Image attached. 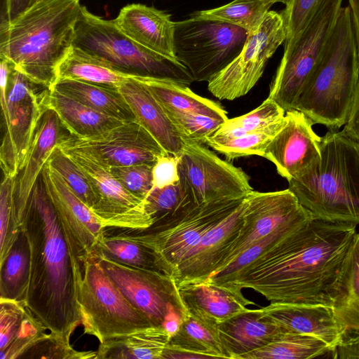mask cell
Here are the masks:
<instances>
[{
	"label": "cell",
	"instance_id": "c3c4849f",
	"mask_svg": "<svg viewBox=\"0 0 359 359\" xmlns=\"http://www.w3.org/2000/svg\"><path fill=\"white\" fill-rule=\"evenodd\" d=\"M320 0H291L280 13L286 27L285 48H290L311 19Z\"/></svg>",
	"mask_w": 359,
	"mask_h": 359
},
{
	"label": "cell",
	"instance_id": "7bdbcfd3",
	"mask_svg": "<svg viewBox=\"0 0 359 359\" xmlns=\"http://www.w3.org/2000/svg\"><path fill=\"white\" fill-rule=\"evenodd\" d=\"M16 177H3L0 187V262L4 260L21 232L15 201Z\"/></svg>",
	"mask_w": 359,
	"mask_h": 359
},
{
	"label": "cell",
	"instance_id": "cb8c5ba5",
	"mask_svg": "<svg viewBox=\"0 0 359 359\" xmlns=\"http://www.w3.org/2000/svg\"><path fill=\"white\" fill-rule=\"evenodd\" d=\"M147 77L125 82L118 88L136 120L169 154L178 156L183 141L163 109L143 83Z\"/></svg>",
	"mask_w": 359,
	"mask_h": 359
},
{
	"label": "cell",
	"instance_id": "1f68e13d",
	"mask_svg": "<svg viewBox=\"0 0 359 359\" xmlns=\"http://www.w3.org/2000/svg\"><path fill=\"white\" fill-rule=\"evenodd\" d=\"M95 251L119 263L171 276L159 255L149 243L144 233L108 235L104 231Z\"/></svg>",
	"mask_w": 359,
	"mask_h": 359
},
{
	"label": "cell",
	"instance_id": "30bf717a",
	"mask_svg": "<svg viewBox=\"0 0 359 359\" xmlns=\"http://www.w3.org/2000/svg\"><path fill=\"white\" fill-rule=\"evenodd\" d=\"M248 32L216 20L189 18L175 22L176 59L194 81H210L241 53Z\"/></svg>",
	"mask_w": 359,
	"mask_h": 359
},
{
	"label": "cell",
	"instance_id": "681fc988",
	"mask_svg": "<svg viewBox=\"0 0 359 359\" xmlns=\"http://www.w3.org/2000/svg\"><path fill=\"white\" fill-rule=\"evenodd\" d=\"M153 187L162 188L180 182L177 158L166 154L161 156L152 168Z\"/></svg>",
	"mask_w": 359,
	"mask_h": 359
},
{
	"label": "cell",
	"instance_id": "f546056e",
	"mask_svg": "<svg viewBox=\"0 0 359 359\" xmlns=\"http://www.w3.org/2000/svg\"><path fill=\"white\" fill-rule=\"evenodd\" d=\"M45 103L57 114L66 130L78 137L97 135L126 122L93 109L53 88L48 90Z\"/></svg>",
	"mask_w": 359,
	"mask_h": 359
},
{
	"label": "cell",
	"instance_id": "f907efd6",
	"mask_svg": "<svg viewBox=\"0 0 359 359\" xmlns=\"http://www.w3.org/2000/svg\"><path fill=\"white\" fill-rule=\"evenodd\" d=\"M339 359H359V332L344 340L337 347Z\"/></svg>",
	"mask_w": 359,
	"mask_h": 359
},
{
	"label": "cell",
	"instance_id": "60d3db41",
	"mask_svg": "<svg viewBox=\"0 0 359 359\" xmlns=\"http://www.w3.org/2000/svg\"><path fill=\"white\" fill-rule=\"evenodd\" d=\"M306 225L285 226L262 238L238 255L229 264L210 275L205 282L217 285H222L226 283L239 271L279 242Z\"/></svg>",
	"mask_w": 359,
	"mask_h": 359
},
{
	"label": "cell",
	"instance_id": "e0dca14e",
	"mask_svg": "<svg viewBox=\"0 0 359 359\" xmlns=\"http://www.w3.org/2000/svg\"><path fill=\"white\" fill-rule=\"evenodd\" d=\"M57 146L88 154L110 167L154 165L161 156L168 154L137 120L86 137H75L67 132Z\"/></svg>",
	"mask_w": 359,
	"mask_h": 359
},
{
	"label": "cell",
	"instance_id": "484cf974",
	"mask_svg": "<svg viewBox=\"0 0 359 359\" xmlns=\"http://www.w3.org/2000/svg\"><path fill=\"white\" fill-rule=\"evenodd\" d=\"M178 289L188 313L216 326L254 304L242 292L205 281L184 285Z\"/></svg>",
	"mask_w": 359,
	"mask_h": 359
},
{
	"label": "cell",
	"instance_id": "603a6c76",
	"mask_svg": "<svg viewBox=\"0 0 359 359\" xmlns=\"http://www.w3.org/2000/svg\"><path fill=\"white\" fill-rule=\"evenodd\" d=\"M67 132L57 114L46 106L36 125L25 162L16 176L15 201L20 222L48 156Z\"/></svg>",
	"mask_w": 359,
	"mask_h": 359
},
{
	"label": "cell",
	"instance_id": "52a82bcc",
	"mask_svg": "<svg viewBox=\"0 0 359 359\" xmlns=\"http://www.w3.org/2000/svg\"><path fill=\"white\" fill-rule=\"evenodd\" d=\"M48 88L29 80L6 58L0 59L2 140L0 164L4 176L15 177L22 168L38 121L46 108Z\"/></svg>",
	"mask_w": 359,
	"mask_h": 359
},
{
	"label": "cell",
	"instance_id": "3957f363",
	"mask_svg": "<svg viewBox=\"0 0 359 359\" xmlns=\"http://www.w3.org/2000/svg\"><path fill=\"white\" fill-rule=\"evenodd\" d=\"M79 0H39L11 22L1 16L0 55L32 82L50 89L71 48Z\"/></svg>",
	"mask_w": 359,
	"mask_h": 359
},
{
	"label": "cell",
	"instance_id": "83f0119b",
	"mask_svg": "<svg viewBox=\"0 0 359 359\" xmlns=\"http://www.w3.org/2000/svg\"><path fill=\"white\" fill-rule=\"evenodd\" d=\"M331 306L344 338L359 332V233H356L330 291Z\"/></svg>",
	"mask_w": 359,
	"mask_h": 359
},
{
	"label": "cell",
	"instance_id": "ab89813d",
	"mask_svg": "<svg viewBox=\"0 0 359 359\" xmlns=\"http://www.w3.org/2000/svg\"><path fill=\"white\" fill-rule=\"evenodd\" d=\"M285 115V110L268 97L252 111L233 118H228L212 135L233 137L256 132L283 119Z\"/></svg>",
	"mask_w": 359,
	"mask_h": 359
},
{
	"label": "cell",
	"instance_id": "836d02e7",
	"mask_svg": "<svg viewBox=\"0 0 359 359\" xmlns=\"http://www.w3.org/2000/svg\"><path fill=\"white\" fill-rule=\"evenodd\" d=\"M170 338L163 327H149L100 343L96 359H161Z\"/></svg>",
	"mask_w": 359,
	"mask_h": 359
},
{
	"label": "cell",
	"instance_id": "f5cc1de1",
	"mask_svg": "<svg viewBox=\"0 0 359 359\" xmlns=\"http://www.w3.org/2000/svg\"><path fill=\"white\" fill-rule=\"evenodd\" d=\"M38 0H6V18L11 22L36 4Z\"/></svg>",
	"mask_w": 359,
	"mask_h": 359
},
{
	"label": "cell",
	"instance_id": "7c38bea8",
	"mask_svg": "<svg viewBox=\"0 0 359 359\" xmlns=\"http://www.w3.org/2000/svg\"><path fill=\"white\" fill-rule=\"evenodd\" d=\"M177 158L180 184L196 205L245 198L253 190L249 176L241 168L222 160L203 143L184 140Z\"/></svg>",
	"mask_w": 359,
	"mask_h": 359
},
{
	"label": "cell",
	"instance_id": "9a60e30c",
	"mask_svg": "<svg viewBox=\"0 0 359 359\" xmlns=\"http://www.w3.org/2000/svg\"><path fill=\"white\" fill-rule=\"evenodd\" d=\"M314 219L289 189L270 192L252 190L245 197L240 233L215 272L273 231L288 226H304Z\"/></svg>",
	"mask_w": 359,
	"mask_h": 359
},
{
	"label": "cell",
	"instance_id": "4dcf8cb0",
	"mask_svg": "<svg viewBox=\"0 0 359 359\" xmlns=\"http://www.w3.org/2000/svg\"><path fill=\"white\" fill-rule=\"evenodd\" d=\"M143 83L166 115L201 114L228 119L226 111L220 104L196 94L186 84L150 77Z\"/></svg>",
	"mask_w": 359,
	"mask_h": 359
},
{
	"label": "cell",
	"instance_id": "2e32d148",
	"mask_svg": "<svg viewBox=\"0 0 359 359\" xmlns=\"http://www.w3.org/2000/svg\"><path fill=\"white\" fill-rule=\"evenodd\" d=\"M93 254L124 297L143 313L154 326L162 327L170 305L188 312L172 276L119 263L97 251Z\"/></svg>",
	"mask_w": 359,
	"mask_h": 359
},
{
	"label": "cell",
	"instance_id": "7dc6e473",
	"mask_svg": "<svg viewBox=\"0 0 359 359\" xmlns=\"http://www.w3.org/2000/svg\"><path fill=\"white\" fill-rule=\"evenodd\" d=\"M151 164L110 167L114 176L135 196L144 200L153 188Z\"/></svg>",
	"mask_w": 359,
	"mask_h": 359
},
{
	"label": "cell",
	"instance_id": "816d5d0a",
	"mask_svg": "<svg viewBox=\"0 0 359 359\" xmlns=\"http://www.w3.org/2000/svg\"><path fill=\"white\" fill-rule=\"evenodd\" d=\"M343 130L351 137L359 142V83L349 118Z\"/></svg>",
	"mask_w": 359,
	"mask_h": 359
},
{
	"label": "cell",
	"instance_id": "d590c367",
	"mask_svg": "<svg viewBox=\"0 0 359 359\" xmlns=\"http://www.w3.org/2000/svg\"><path fill=\"white\" fill-rule=\"evenodd\" d=\"M337 358V348L317 338L287 332L273 342L245 353L239 359Z\"/></svg>",
	"mask_w": 359,
	"mask_h": 359
},
{
	"label": "cell",
	"instance_id": "277c9868",
	"mask_svg": "<svg viewBox=\"0 0 359 359\" xmlns=\"http://www.w3.org/2000/svg\"><path fill=\"white\" fill-rule=\"evenodd\" d=\"M319 162L288 181V189L315 219L359 224V142L344 130L322 137Z\"/></svg>",
	"mask_w": 359,
	"mask_h": 359
},
{
	"label": "cell",
	"instance_id": "bcb514c9",
	"mask_svg": "<svg viewBox=\"0 0 359 359\" xmlns=\"http://www.w3.org/2000/svg\"><path fill=\"white\" fill-rule=\"evenodd\" d=\"M144 202L147 212L156 222L175 212L191 201L186 196L179 182L162 188L153 187Z\"/></svg>",
	"mask_w": 359,
	"mask_h": 359
},
{
	"label": "cell",
	"instance_id": "ffe728a7",
	"mask_svg": "<svg viewBox=\"0 0 359 359\" xmlns=\"http://www.w3.org/2000/svg\"><path fill=\"white\" fill-rule=\"evenodd\" d=\"M41 176L61 223L71 233L79 247L83 264L86 258L95 251L104 228L90 208L47 163Z\"/></svg>",
	"mask_w": 359,
	"mask_h": 359
},
{
	"label": "cell",
	"instance_id": "5b68a950",
	"mask_svg": "<svg viewBox=\"0 0 359 359\" xmlns=\"http://www.w3.org/2000/svg\"><path fill=\"white\" fill-rule=\"evenodd\" d=\"M359 83V60L349 6L340 9L328 44L294 110L338 130L349 118Z\"/></svg>",
	"mask_w": 359,
	"mask_h": 359
},
{
	"label": "cell",
	"instance_id": "f6af8a7d",
	"mask_svg": "<svg viewBox=\"0 0 359 359\" xmlns=\"http://www.w3.org/2000/svg\"><path fill=\"white\" fill-rule=\"evenodd\" d=\"M97 351H79L62 336L51 332L36 342L21 358L87 359L96 358Z\"/></svg>",
	"mask_w": 359,
	"mask_h": 359
},
{
	"label": "cell",
	"instance_id": "9c48e42d",
	"mask_svg": "<svg viewBox=\"0 0 359 359\" xmlns=\"http://www.w3.org/2000/svg\"><path fill=\"white\" fill-rule=\"evenodd\" d=\"M344 0H320L308 25L284 53L269 97L285 111L294 110L303 88L323 57Z\"/></svg>",
	"mask_w": 359,
	"mask_h": 359
},
{
	"label": "cell",
	"instance_id": "4fadbf2b",
	"mask_svg": "<svg viewBox=\"0 0 359 359\" xmlns=\"http://www.w3.org/2000/svg\"><path fill=\"white\" fill-rule=\"evenodd\" d=\"M285 39L286 27L281 13L269 11L259 27L248 34L236 57L208 81V90L219 100H233L246 95Z\"/></svg>",
	"mask_w": 359,
	"mask_h": 359
},
{
	"label": "cell",
	"instance_id": "44dd1931",
	"mask_svg": "<svg viewBox=\"0 0 359 359\" xmlns=\"http://www.w3.org/2000/svg\"><path fill=\"white\" fill-rule=\"evenodd\" d=\"M263 315L289 332L311 336L332 348L344 340V331L332 307L322 303H271Z\"/></svg>",
	"mask_w": 359,
	"mask_h": 359
},
{
	"label": "cell",
	"instance_id": "74e56055",
	"mask_svg": "<svg viewBox=\"0 0 359 359\" xmlns=\"http://www.w3.org/2000/svg\"><path fill=\"white\" fill-rule=\"evenodd\" d=\"M275 3V0H233L218 8L197 11L190 18L227 22L250 33L259 27Z\"/></svg>",
	"mask_w": 359,
	"mask_h": 359
},
{
	"label": "cell",
	"instance_id": "4316f807",
	"mask_svg": "<svg viewBox=\"0 0 359 359\" xmlns=\"http://www.w3.org/2000/svg\"><path fill=\"white\" fill-rule=\"evenodd\" d=\"M46 330L23 302L0 299V359L21 358Z\"/></svg>",
	"mask_w": 359,
	"mask_h": 359
},
{
	"label": "cell",
	"instance_id": "6da1fadb",
	"mask_svg": "<svg viewBox=\"0 0 359 359\" xmlns=\"http://www.w3.org/2000/svg\"><path fill=\"white\" fill-rule=\"evenodd\" d=\"M355 228L353 224L314 219L219 286L238 292L250 288L272 304L331 306L330 293L356 233Z\"/></svg>",
	"mask_w": 359,
	"mask_h": 359
},
{
	"label": "cell",
	"instance_id": "f1b7e54d",
	"mask_svg": "<svg viewBox=\"0 0 359 359\" xmlns=\"http://www.w3.org/2000/svg\"><path fill=\"white\" fill-rule=\"evenodd\" d=\"M177 358H227L217 326L188 313L161 355Z\"/></svg>",
	"mask_w": 359,
	"mask_h": 359
},
{
	"label": "cell",
	"instance_id": "7a4b0ae2",
	"mask_svg": "<svg viewBox=\"0 0 359 359\" xmlns=\"http://www.w3.org/2000/svg\"><path fill=\"white\" fill-rule=\"evenodd\" d=\"M30 250V272L24 303L51 332L69 341L81 325L77 292L83 262L71 233L61 223L41 174L20 222Z\"/></svg>",
	"mask_w": 359,
	"mask_h": 359
},
{
	"label": "cell",
	"instance_id": "9f6ffc18",
	"mask_svg": "<svg viewBox=\"0 0 359 359\" xmlns=\"http://www.w3.org/2000/svg\"><path fill=\"white\" fill-rule=\"evenodd\" d=\"M38 1H39V0H38Z\"/></svg>",
	"mask_w": 359,
	"mask_h": 359
},
{
	"label": "cell",
	"instance_id": "db71d44e",
	"mask_svg": "<svg viewBox=\"0 0 359 359\" xmlns=\"http://www.w3.org/2000/svg\"><path fill=\"white\" fill-rule=\"evenodd\" d=\"M359 60V0H348Z\"/></svg>",
	"mask_w": 359,
	"mask_h": 359
},
{
	"label": "cell",
	"instance_id": "e575fe53",
	"mask_svg": "<svg viewBox=\"0 0 359 359\" xmlns=\"http://www.w3.org/2000/svg\"><path fill=\"white\" fill-rule=\"evenodd\" d=\"M140 77L121 72L108 62L74 46L57 71V80H80L117 88L125 82Z\"/></svg>",
	"mask_w": 359,
	"mask_h": 359
},
{
	"label": "cell",
	"instance_id": "8d00e7d4",
	"mask_svg": "<svg viewBox=\"0 0 359 359\" xmlns=\"http://www.w3.org/2000/svg\"><path fill=\"white\" fill-rule=\"evenodd\" d=\"M30 272V250L21 230L11 249L0 262V299L24 302Z\"/></svg>",
	"mask_w": 359,
	"mask_h": 359
},
{
	"label": "cell",
	"instance_id": "11a10c76",
	"mask_svg": "<svg viewBox=\"0 0 359 359\" xmlns=\"http://www.w3.org/2000/svg\"><path fill=\"white\" fill-rule=\"evenodd\" d=\"M277 2H280V3H282L283 4H285V6H287V4H289V3L290 2L291 0H275Z\"/></svg>",
	"mask_w": 359,
	"mask_h": 359
},
{
	"label": "cell",
	"instance_id": "ba28073f",
	"mask_svg": "<svg viewBox=\"0 0 359 359\" xmlns=\"http://www.w3.org/2000/svg\"><path fill=\"white\" fill-rule=\"evenodd\" d=\"M77 302L84 333L100 343L154 326L121 293L94 254L83 262Z\"/></svg>",
	"mask_w": 359,
	"mask_h": 359
},
{
	"label": "cell",
	"instance_id": "d6a6232c",
	"mask_svg": "<svg viewBox=\"0 0 359 359\" xmlns=\"http://www.w3.org/2000/svg\"><path fill=\"white\" fill-rule=\"evenodd\" d=\"M86 106L122 121L136 118L117 88L74 79H58L50 88Z\"/></svg>",
	"mask_w": 359,
	"mask_h": 359
},
{
	"label": "cell",
	"instance_id": "ac0fdd59",
	"mask_svg": "<svg viewBox=\"0 0 359 359\" xmlns=\"http://www.w3.org/2000/svg\"><path fill=\"white\" fill-rule=\"evenodd\" d=\"M313 124L299 111H286L283 127L264 151L263 157L272 162L287 182L306 172L321 158L322 137L313 130Z\"/></svg>",
	"mask_w": 359,
	"mask_h": 359
},
{
	"label": "cell",
	"instance_id": "ee69618b",
	"mask_svg": "<svg viewBox=\"0 0 359 359\" xmlns=\"http://www.w3.org/2000/svg\"><path fill=\"white\" fill-rule=\"evenodd\" d=\"M182 141L203 143L226 121L221 118L201 114L167 115Z\"/></svg>",
	"mask_w": 359,
	"mask_h": 359
},
{
	"label": "cell",
	"instance_id": "8992f818",
	"mask_svg": "<svg viewBox=\"0 0 359 359\" xmlns=\"http://www.w3.org/2000/svg\"><path fill=\"white\" fill-rule=\"evenodd\" d=\"M73 46L128 74L170 80L187 86L194 81L178 60L140 45L121 32L113 20L102 19L83 6L76 25Z\"/></svg>",
	"mask_w": 359,
	"mask_h": 359
},
{
	"label": "cell",
	"instance_id": "f35d334b",
	"mask_svg": "<svg viewBox=\"0 0 359 359\" xmlns=\"http://www.w3.org/2000/svg\"><path fill=\"white\" fill-rule=\"evenodd\" d=\"M285 116L267 128L237 137H216L211 135L205 140V144L223 154L229 160L248 156H264V151L283 127Z\"/></svg>",
	"mask_w": 359,
	"mask_h": 359
},
{
	"label": "cell",
	"instance_id": "5bb4252c",
	"mask_svg": "<svg viewBox=\"0 0 359 359\" xmlns=\"http://www.w3.org/2000/svg\"><path fill=\"white\" fill-rule=\"evenodd\" d=\"M62 149L89 178L97 197L90 210L104 229L143 231L154 224V219L146 210L144 200L127 190L111 173L109 165L88 154Z\"/></svg>",
	"mask_w": 359,
	"mask_h": 359
},
{
	"label": "cell",
	"instance_id": "d6986e66",
	"mask_svg": "<svg viewBox=\"0 0 359 359\" xmlns=\"http://www.w3.org/2000/svg\"><path fill=\"white\" fill-rule=\"evenodd\" d=\"M245 198L229 215L210 229L175 268L177 287L205 281L219 266L243 223Z\"/></svg>",
	"mask_w": 359,
	"mask_h": 359
},
{
	"label": "cell",
	"instance_id": "8fae6325",
	"mask_svg": "<svg viewBox=\"0 0 359 359\" xmlns=\"http://www.w3.org/2000/svg\"><path fill=\"white\" fill-rule=\"evenodd\" d=\"M245 198L222 199L201 205L189 202L149 228L151 230L145 233L148 242L159 255L171 276L203 237L236 209Z\"/></svg>",
	"mask_w": 359,
	"mask_h": 359
},
{
	"label": "cell",
	"instance_id": "d4e9b609",
	"mask_svg": "<svg viewBox=\"0 0 359 359\" xmlns=\"http://www.w3.org/2000/svg\"><path fill=\"white\" fill-rule=\"evenodd\" d=\"M217 329L227 358L231 359H239L287 332L264 316L261 309L238 313L219 324Z\"/></svg>",
	"mask_w": 359,
	"mask_h": 359
},
{
	"label": "cell",
	"instance_id": "7402d4cb",
	"mask_svg": "<svg viewBox=\"0 0 359 359\" xmlns=\"http://www.w3.org/2000/svg\"><path fill=\"white\" fill-rule=\"evenodd\" d=\"M113 20L133 41L165 57L177 60L174 50L175 22L171 20L170 14L153 6L131 4L123 7Z\"/></svg>",
	"mask_w": 359,
	"mask_h": 359
},
{
	"label": "cell",
	"instance_id": "b9f144b4",
	"mask_svg": "<svg viewBox=\"0 0 359 359\" xmlns=\"http://www.w3.org/2000/svg\"><path fill=\"white\" fill-rule=\"evenodd\" d=\"M46 163L88 207L90 209L93 207L97 197L89 178L61 148L57 145Z\"/></svg>",
	"mask_w": 359,
	"mask_h": 359
}]
</instances>
